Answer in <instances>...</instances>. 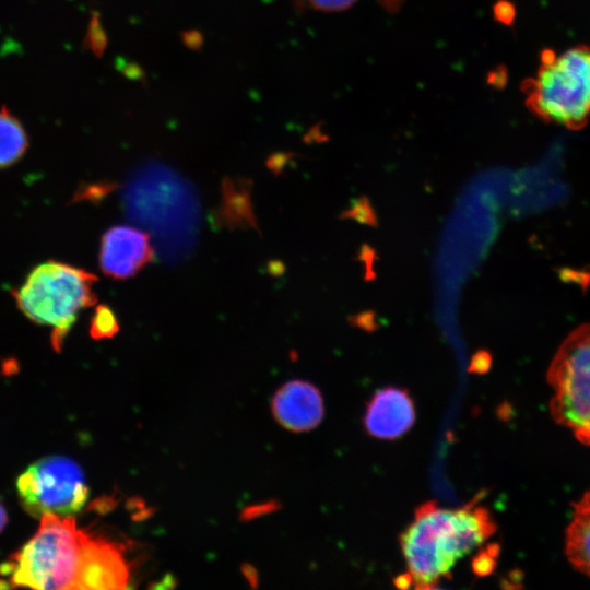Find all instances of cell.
Segmentation results:
<instances>
[{"instance_id":"8","label":"cell","mask_w":590,"mask_h":590,"mask_svg":"<svg viewBox=\"0 0 590 590\" xmlns=\"http://www.w3.org/2000/svg\"><path fill=\"white\" fill-rule=\"evenodd\" d=\"M153 257L149 234L133 226L116 225L102 236L98 262L107 276L116 280L131 278Z\"/></svg>"},{"instance_id":"22","label":"cell","mask_w":590,"mask_h":590,"mask_svg":"<svg viewBox=\"0 0 590 590\" xmlns=\"http://www.w3.org/2000/svg\"><path fill=\"white\" fill-rule=\"evenodd\" d=\"M7 521H8V516H7L5 509L0 504V531L4 528V526L7 524Z\"/></svg>"},{"instance_id":"19","label":"cell","mask_w":590,"mask_h":590,"mask_svg":"<svg viewBox=\"0 0 590 590\" xmlns=\"http://www.w3.org/2000/svg\"><path fill=\"white\" fill-rule=\"evenodd\" d=\"M494 14L499 22L510 23L515 16V9L509 2L499 1L494 8Z\"/></svg>"},{"instance_id":"6","label":"cell","mask_w":590,"mask_h":590,"mask_svg":"<svg viewBox=\"0 0 590 590\" xmlns=\"http://www.w3.org/2000/svg\"><path fill=\"white\" fill-rule=\"evenodd\" d=\"M547 381L554 421L590 446V323L574 329L553 356Z\"/></svg>"},{"instance_id":"21","label":"cell","mask_w":590,"mask_h":590,"mask_svg":"<svg viewBox=\"0 0 590 590\" xmlns=\"http://www.w3.org/2000/svg\"><path fill=\"white\" fill-rule=\"evenodd\" d=\"M381 5H384L385 9H387L390 12L397 11L400 9L403 0H378Z\"/></svg>"},{"instance_id":"3","label":"cell","mask_w":590,"mask_h":590,"mask_svg":"<svg viewBox=\"0 0 590 590\" xmlns=\"http://www.w3.org/2000/svg\"><path fill=\"white\" fill-rule=\"evenodd\" d=\"M87 536L72 516L45 515L34 536L3 567L13 586L76 589Z\"/></svg>"},{"instance_id":"2","label":"cell","mask_w":590,"mask_h":590,"mask_svg":"<svg viewBox=\"0 0 590 590\" xmlns=\"http://www.w3.org/2000/svg\"><path fill=\"white\" fill-rule=\"evenodd\" d=\"M96 281L84 269L50 260L36 266L12 294L27 319L51 329V345L59 352L79 312L97 302Z\"/></svg>"},{"instance_id":"7","label":"cell","mask_w":590,"mask_h":590,"mask_svg":"<svg viewBox=\"0 0 590 590\" xmlns=\"http://www.w3.org/2000/svg\"><path fill=\"white\" fill-rule=\"evenodd\" d=\"M24 509L34 517H68L81 510L88 487L80 465L66 457L51 456L31 464L17 479Z\"/></svg>"},{"instance_id":"13","label":"cell","mask_w":590,"mask_h":590,"mask_svg":"<svg viewBox=\"0 0 590 590\" xmlns=\"http://www.w3.org/2000/svg\"><path fill=\"white\" fill-rule=\"evenodd\" d=\"M28 148V137L21 121L7 108L0 109V169L20 161Z\"/></svg>"},{"instance_id":"15","label":"cell","mask_w":590,"mask_h":590,"mask_svg":"<svg viewBox=\"0 0 590 590\" xmlns=\"http://www.w3.org/2000/svg\"><path fill=\"white\" fill-rule=\"evenodd\" d=\"M342 217L373 226L377 224L375 211L365 197L356 199L352 206L342 213Z\"/></svg>"},{"instance_id":"18","label":"cell","mask_w":590,"mask_h":590,"mask_svg":"<svg viewBox=\"0 0 590 590\" xmlns=\"http://www.w3.org/2000/svg\"><path fill=\"white\" fill-rule=\"evenodd\" d=\"M309 3L321 11H341L352 5L356 0H308Z\"/></svg>"},{"instance_id":"12","label":"cell","mask_w":590,"mask_h":590,"mask_svg":"<svg viewBox=\"0 0 590 590\" xmlns=\"http://www.w3.org/2000/svg\"><path fill=\"white\" fill-rule=\"evenodd\" d=\"M565 553L578 571L590 577V489L574 505L566 530Z\"/></svg>"},{"instance_id":"11","label":"cell","mask_w":590,"mask_h":590,"mask_svg":"<svg viewBox=\"0 0 590 590\" xmlns=\"http://www.w3.org/2000/svg\"><path fill=\"white\" fill-rule=\"evenodd\" d=\"M129 579L130 569L121 547L88 535L76 589H123Z\"/></svg>"},{"instance_id":"1","label":"cell","mask_w":590,"mask_h":590,"mask_svg":"<svg viewBox=\"0 0 590 590\" xmlns=\"http://www.w3.org/2000/svg\"><path fill=\"white\" fill-rule=\"evenodd\" d=\"M496 530L489 511L474 502L459 509L425 503L400 536L409 574L416 589L435 588L460 558L481 546Z\"/></svg>"},{"instance_id":"4","label":"cell","mask_w":590,"mask_h":590,"mask_svg":"<svg viewBox=\"0 0 590 590\" xmlns=\"http://www.w3.org/2000/svg\"><path fill=\"white\" fill-rule=\"evenodd\" d=\"M527 105L540 118L579 129L590 118V47L560 55L545 51L538 74L526 83Z\"/></svg>"},{"instance_id":"14","label":"cell","mask_w":590,"mask_h":590,"mask_svg":"<svg viewBox=\"0 0 590 590\" xmlns=\"http://www.w3.org/2000/svg\"><path fill=\"white\" fill-rule=\"evenodd\" d=\"M119 331V322L114 310L107 305H98L90 322V335L95 340L113 338Z\"/></svg>"},{"instance_id":"5","label":"cell","mask_w":590,"mask_h":590,"mask_svg":"<svg viewBox=\"0 0 590 590\" xmlns=\"http://www.w3.org/2000/svg\"><path fill=\"white\" fill-rule=\"evenodd\" d=\"M185 181L170 172L153 169L130 180L123 192V203L130 217L152 227L173 244H189L197 225V205Z\"/></svg>"},{"instance_id":"16","label":"cell","mask_w":590,"mask_h":590,"mask_svg":"<svg viewBox=\"0 0 590 590\" xmlns=\"http://www.w3.org/2000/svg\"><path fill=\"white\" fill-rule=\"evenodd\" d=\"M498 550L497 544H491L485 550H482L472 560L474 574L477 576L491 574L496 566Z\"/></svg>"},{"instance_id":"10","label":"cell","mask_w":590,"mask_h":590,"mask_svg":"<svg viewBox=\"0 0 590 590\" xmlns=\"http://www.w3.org/2000/svg\"><path fill=\"white\" fill-rule=\"evenodd\" d=\"M271 409L274 418L284 428L300 433L314 429L323 417V400L312 384L292 380L273 396Z\"/></svg>"},{"instance_id":"17","label":"cell","mask_w":590,"mask_h":590,"mask_svg":"<svg viewBox=\"0 0 590 590\" xmlns=\"http://www.w3.org/2000/svg\"><path fill=\"white\" fill-rule=\"evenodd\" d=\"M492 356L485 350L477 351L471 358L469 371L474 374H484L489 370Z\"/></svg>"},{"instance_id":"20","label":"cell","mask_w":590,"mask_h":590,"mask_svg":"<svg viewBox=\"0 0 590 590\" xmlns=\"http://www.w3.org/2000/svg\"><path fill=\"white\" fill-rule=\"evenodd\" d=\"M413 583L412 577L409 573L402 574L394 579V585L398 588L406 589Z\"/></svg>"},{"instance_id":"9","label":"cell","mask_w":590,"mask_h":590,"mask_svg":"<svg viewBox=\"0 0 590 590\" xmlns=\"http://www.w3.org/2000/svg\"><path fill=\"white\" fill-rule=\"evenodd\" d=\"M415 405L409 392L386 387L374 393L364 415L366 432L379 439H396L413 426Z\"/></svg>"}]
</instances>
